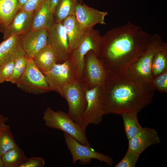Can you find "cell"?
I'll return each mask as SVG.
<instances>
[{
    "mask_svg": "<svg viewBox=\"0 0 167 167\" xmlns=\"http://www.w3.org/2000/svg\"><path fill=\"white\" fill-rule=\"evenodd\" d=\"M86 96L87 105L82 117L81 124L87 127L89 124H99L104 114L100 86L87 89Z\"/></svg>",
    "mask_w": 167,
    "mask_h": 167,
    "instance_id": "8fae6325",
    "label": "cell"
},
{
    "mask_svg": "<svg viewBox=\"0 0 167 167\" xmlns=\"http://www.w3.org/2000/svg\"><path fill=\"white\" fill-rule=\"evenodd\" d=\"M48 45L47 29L30 30L22 39V45L26 56L33 58L41 49Z\"/></svg>",
    "mask_w": 167,
    "mask_h": 167,
    "instance_id": "5bb4252c",
    "label": "cell"
},
{
    "mask_svg": "<svg viewBox=\"0 0 167 167\" xmlns=\"http://www.w3.org/2000/svg\"><path fill=\"white\" fill-rule=\"evenodd\" d=\"M62 23L67 36L71 54L83 40L88 31L82 28L75 15L68 17Z\"/></svg>",
    "mask_w": 167,
    "mask_h": 167,
    "instance_id": "ac0fdd59",
    "label": "cell"
},
{
    "mask_svg": "<svg viewBox=\"0 0 167 167\" xmlns=\"http://www.w3.org/2000/svg\"><path fill=\"white\" fill-rule=\"evenodd\" d=\"M65 143L72 156V163L75 164L79 161L81 165L88 164L92 159L105 163L109 166L112 165L113 161L111 157L96 151L91 147L83 145L70 135L63 132Z\"/></svg>",
    "mask_w": 167,
    "mask_h": 167,
    "instance_id": "9c48e42d",
    "label": "cell"
},
{
    "mask_svg": "<svg viewBox=\"0 0 167 167\" xmlns=\"http://www.w3.org/2000/svg\"><path fill=\"white\" fill-rule=\"evenodd\" d=\"M32 59L36 66L42 73L49 70L56 64L57 61L48 44L39 52Z\"/></svg>",
    "mask_w": 167,
    "mask_h": 167,
    "instance_id": "44dd1931",
    "label": "cell"
},
{
    "mask_svg": "<svg viewBox=\"0 0 167 167\" xmlns=\"http://www.w3.org/2000/svg\"><path fill=\"white\" fill-rule=\"evenodd\" d=\"M15 84L23 91L35 95L52 91L45 75L36 66L32 58H28L25 70Z\"/></svg>",
    "mask_w": 167,
    "mask_h": 167,
    "instance_id": "52a82bcc",
    "label": "cell"
},
{
    "mask_svg": "<svg viewBox=\"0 0 167 167\" xmlns=\"http://www.w3.org/2000/svg\"><path fill=\"white\" fill-rule=\"evenodd\" d=\"M33 15L34 12L19 11L3 33L4 40L12 35L24 34L29 31Z\"/></svg>",
    "mask_w": 167,
    "mask_h": 167,
    "instance_id": "2e32d148",
    "label": "cell"
},
{
    "mask_svg": "<svg viewBox=\"0 0 167 167\" xmlns=\"http://www.w3.org/2000/svg\"><path fill=\"white\" fill-rule=\"evenodd\" d=\"M45 1V0H28L20 11L34 12L41 6Z\"/></svg>",
    "mask_w": 167,
    "mask_h": 167,
    "instance_id": "1f68e13d",
    "label": "cell"
},
{
    "mask_svg": "<svg viewBox=\"0 0 167 167\" xmlns=\"http://www.w3.org/2000/svg\"><path fill=\"white\" fill-rule=\"evenodd\" d=\"M8 120V118L6 116L2 114L0 111V131Z\"/></svg>",
    "mask_w": 167,
    "mask_h": 167,
    "instance_id": "836d02e7",
    "label": "cell"
},
{
    "mask_svg": "<svg viewBox=\"0 0 167 167\" xmlns=\"http://www.w3.org/2000/svg\"><path fill=\"white\" fill-rule=\"evenodd\" d=\"M28 0H17L19 11L20 10L22 7L25 5Z\"/></svg>",
    "mask_w": 167,
    "mask_h": 167,
    "instance_id": "e575fe53",
    "label": "cell"
},
{
    "mask_svg": "<svg viewBox=\"0 0 167 167\" xmlns=\"http://www.w3.org/2000/svg\"><path fill=\"white\" fill-rule=\"evenodd\" d=\"M100 88L104 115L139 113L151 102L155 90L123 74L109 75Z\"/></svg>",
    "mask_w": 167,
    "mask_h": 167,
    "instance_id": "7a4b0ae2",
    "label": "cell"
},
{
    "mask_svg": "<svg viewBox=\"0 0 167 167\" xmlns=\"http://www.w3.org/2000/svg\"><path fill=\"white\" fill-rule=\"evenodd\" d=\"M163 42L159 34H152L151 41L144 52L121 74L139 83L154 89L152 63L155 53Z\"/></svg>",
    "mask_w": 167,
    "mask_h": 167,
    "instance_id": "3957f363",
    "label": "cell"
},
{
    "mask_svg": "<svg viewBox=\"0 0 167 167\" xmlns=\"http://www.w3.org/2000/svg\"><path fill=\"white\" fill-rule=\"evenodd\" d=\"M167 69V44L163 42L155 53L152 60L151 71L154 78Z\"/></svg>",
    "mask_w": 167,
    "mask_h": 167,
    "instance_id": "7402d4cb",
    "label": "cell"
},
{
    "mask_svg": "<svg viewBox=\"0 0 167 167\" xmlns=\"http://www.w3.org/2000/svg\"><path fill=\"white\" fill-rule=\"evenodd\" d=\"M138 112H126L120 114L123 122L124 130L128 140L136 135L142 129L137 118Z\"/></svg>",
    "mask_w": 167,
    "mask_h": 167,
    "instance_id": "cb8c5ba5",
    "label": "cell"
},
{
    "mask_svg": "<svg viewBox=\"0 0 167 167\" xmlns=\"http://www.w3.org/2000/svg\"><path fill=\"white\" fill-rule=\"evenodd\" d=\"M42 73L51 91L62 97L64 88L79 79L70 57L63 63L56 64L49 70Z\"/></svg>",
    "mask_w": 167,
    "mask_h": 167,
    "instance_id": "8992f818",
    "label": "cell"
},
{
    "mask_svg": "<svg viewBox=\"0 0 167 167\" xmlns=\"http://www.w3.org/2000/svg\"><path fill=\"white\" fill-rule=\"evenodd\" d=\"M54 14L49 8L47 0H45L41 6L34 12L30 30L48 29L54 23Z\"/></svg>",
    "mask_w": 167,
    "mask_h": 167,
    "instance_id": "d6986e66",
    "label": "cell"
},
{
    "mask_svg": "<svg viewBox=\"0 0 167 167\" xmlns=\"http://www.w3.org/2000/svg\"><path fill=\"white\" fill-rule=\"evenodd\" d=\"M77 0L80 3L82 2V0Z\"/></svg>",
    "mask_w": 167,
    "mask_h": 167,
    "instance_id": "8d00e7d4",
    "label": "cell"
},
{
    "mask_svg": "<svg viewBox=\"0 0 167 167\" xmlns=\"http://www.w3.org/2000/svg\"><path fill=\"white\" fill-rule=\"evenodd\" d=\"M17 145L9 125H4L0 131V155H2Z\"/></svg>",
    "mask_w": 167,
    "mask_h": 167,
    "instance_id": "484cf974",
    "label": "cell"
},
{
    "mask_svg": "<svg viewBox=\"0 0 167 167\" xmlns=\"http://www.w3.org/2000/svg\"><path fill=\"white\" fill-rule=\"evenodd\" d=\"M15 59L8 61L0 65V84L7 82L13 71Z\"/></svg>",
    "mask_w": 167,
    "mask_h": 167,
    "instance_id": "f1b7e54d",
    "label": "cell"
},
{
    "mask_svg": "<svg viewBox=\"0 0 167 167\" xmlns=\"http://www.w3.org/2000/svg\"><path fill=\"white\" fill-rule=\"evenodd\" d=\"M45 164L44 159L41 157L27 158L19 167H43Z\"/></svg>",
    "mask_w": 167,
    "mask_h": 167,
    "instance_id": "4dcf8cb0",
    "label": "cell"
},
{
    "mask_svg": "<svg viewBox=\"0 0 167 167\" xmlns=\"http://www.w3.org/2000/svg\"><path fill=\"white\" fill-rule=\"evenodd\" d=\"M79 2L77 0H60L54 12L55 23H61L68 17L75 15L76 6Z\"/></svg>",
    "mask_w": 167,
    "mask_h": 167,
    "instance_id": "603a6c76",
    "label": "cell"
},
{
    "mask_svg": "<svg viewBox=\"0 0 167 167\" xmlns=\"http://www.w3.org/2000/svg\"><path fill=\"white\" fill-rule=\"evenodd\" d=\"M18 11L17 0H0V32L3 33Z\"/></svg>",
    "mask_w": 167,
    "mask_h": 167,
    "instance_id": "ffe728a7",
    "label": "cell"
},
{
    "mask_svg": "<svg viewBox=\"0 0 167 167\" xmlns=\"http://www.w3.org/2000/svg\"><path fill=\"white\" fill-rule=\"evenodd\" d=\"M109 74L95 54L92 50L85 55L82 77L89 89L101 86Z\"/></svg>",
    "mask_w": 167,
    "mask_h": 167,
    "instance_id": "30bf717a",
    "label": "cell"
},
{
    "mask_svg": "<svg viewBox=\"0 0 167 167\" xmlns=\"http://www.w3.org/2000/svg\"><path fill=\"white\" fill-rule=\"evenodd\" d=\"M128 141V149L140 154L151 145L161 142L156 130L145 127Z\"/></svg>",
    "mask_w": 167,
    "mask_h": 167,
    "instance_id": "9a60e30c",
    "label": "cell"
},
{
    "mask_svg": "<svg viewBox=\"0 0 167 167\" xmlns=\"http://www.w3.org/2000/svg\"><path fill=\"white\" fill-rule=\"evenodd\" d=\"M51 11L54 13L58 2L60 0H47Z\"/></svg>",
    "mask_w": 167,
    "mask_h": 167,
    "instance_id": "d6a6232c",
    "label": "cell"
},
{
    "mask_svg": "<svg viewBox=\"0 0 167 167\" xmlns=\"http://www.w3.org/2000/svg\"><path fill=\"white\" fill-rule=\"evenodd\" d=\"M107 14V12L100 11L79 2L76 7L75 16L80 27L87 32L97 24L106 25L105 18Z\"/></svg>",
    "mask_w": 167,
    "mask_h": 167,
    "instance_id": "4fadbf2b",
    "label": "cell"
},
{
    "mask_svg": "<svg viewBox=\"0 0 167 167\" xmlns=\"http://www.w3.org/2000/svg\"><path fill=\"white\" fill-rule=\"evenodd\" d=\"M48 44L57 61H65L70 56L68 40L62 23H55L47 29Z\"/></svg>",
    "mask_w": 167,
    "mask_h": 167,
    "instance_id": "7c38bea8",
    "label": "cell"
},
{
    "mask_svg": "<svg viewBox=\"0 0 167 167\" xmlns=\"http://www.w3.org/2000/svg\"><path fill=\"white\" fill-rule=\"evenodd\" d=\"M102 42V36L93 28L87 32L82 41L71 53L70 58L79 79L82 77L85 55L92 50L99 57Z\"/></svg>",
    "mask_w": 167,
    "mask_h": 167,
    "instance_id": "ba28073f",
    "label": "cell"
},
{
    "mask_svg": "<svg viewBox=\"0 0 167 167\" xmlns=\"http://www.w3.org/2000/svg\"><path fill=\"white\" fill-rule=\"evenodd\" d=\"M0 167H3V165L2 159V156L0 155Z\"/></svg>",
    "mask_w": 167,
    "mask_h": 167,
    "instance_id": "d590c367",
    "label": "cell"
},
{
    "mask_svg": "<svg viewBox=\"0 0 167 167\" xmlns=\"http://www.w3.org/2000/svg\"><path fill=\"white\" fill-rule=\"evenodd\" d=\"M27 158L17 144L2 156L3 167H19Z\"/></svg>",
    "mask_w": 167,
    "mask_h": 167,
    "instance_id": "d4e9b609",
    "label": "cell"
},
{
    "mask_svg": "<svg viewBox=\"0 0 167 167\" xmlns=\"http://www.w3.org/2000/svg\"><path fill=\"white\" fill-rule=\"evenodd\" d=\"M24 35H12L0 44V65L25 53L22 45Z\"/></svg>",
    "mask_w": 167,
    "mask_h": 167,
    "instance_id": "e0dca14e",
    "label": "cell"
},
{
    "mask_svg": "<svg viewBox=\"0 0 167 167\" xmlns=\"http://www.w3.org/2000/svg\"><path fill=\"white\" fill-rule=\"evenodd\" d=\"M155 90L161 92H167V69L160 74L155 77L153 81Z\"/></svg>",
    "mask_w": 167,
    "mask_h": 167,
    "instance_id": "f546056e",
    "label": "cell"
},
{
    "mask_svg": "<svg viewBox=\"0 0 167 167\" xmlns=\"http://www.w3.org/2000/svg\"><path fill=\"white\" fill-rule=\"evenodd\" d=\"M88 85L82 77L66 87L63 91V97L67 102V113L75 122L81 124L82 117L87 105L86 96Z\"/></svg>",
    "mask_w": 167,
    "mask_h": 167,
    "instance_id": "5b68a950",
    "label": "cell"
},
{
    "mask_svg": "<svg viewBox=\"0 0 167 167\" xmlns=\"http://www.w3.org/2000/svg\"><path fill=\"white\" fill-rule=\"evenodd\" d=\"M152 36L129 22L108 31L102 36L98 58L109 75H120L144 52Z\"/></svg>",
    "mask_w": 167,
    "mask_h": 167,
    "instance_id": "6da1fadb",
    "label": "cell"
},
{
    "mask_svg": "<svg viewBox=\"0 0 167 167\" xmlns=\"http://www.w3.org/2000/svg\"><path fill=\"white\" fill-rule=\"evenodd\" d=\"M43 119L46 126L61 130L80 143L91 147L86 136V127L74 122L67 113L60 110L54 111L48 107L44 112Z\"/></svg>",
    "mask_w": 167,
    "mask_h": 167,
    "instance_id": "277c9868",
    "label": "cell"
},
{
    "mask_svg": "<svg viewBox=\"0 0 167 167\" xmlns=\"http://www.w3.org/2000/svg\"><path fill=\"white\" fill-rule=\"evenodd\" d=\"M28 58L25 53L18 55L15 58L13 73L7 82L15 84L25 70Z\"/></svg>",
    "mask_w": 167,
    "mask_h": 167,
    "instance_id": "4316f807",
    "label": "cell"
},
{
    "mask_svg": "<svg viewBox=\"0 0 167 167\" xmlns=\"http://www.w3.org/2000/svg\"><path fill=\"white\" fill-rule=\"evenodd\" d=\"M140 154L128 149L123 158L115 167H134Z\"/></svg>",
    "mask_w": 167,
    "mask_h": 167,
    "instance_id": "83f0119b",
    "label": "cell"
}]
</instances>
